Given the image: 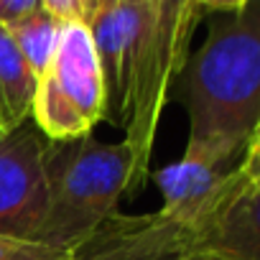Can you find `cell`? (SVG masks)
<instances>
[{"label":"cell","instance_id":"1","mask_svg":"<svg viewBox=\"0 0 260 260\" xmlns=\"http://www.w3.org/2000/svg\"><path fill=\"white\" fill-rule=\"evenodd\" d=\"M199 0H102L89 31L107 89V117L122 127L133 156L127 194L151 176L156 130L189 59Z\"/></svg>","mask_w":260,"mask_h":260},{"label":"cell","instance_id":"2","mask_svg":"<svg viewBox=\"0 0 260 260\" xmlns=\"http://www.w3.org/2000/svg\"><path fill=\"white\" fill-rule=\"evenodd\" d=\"M189 153L240 161L260 122V0L212 18L181 72Z\"/></svg>","mask_w":260,"mask_h":260},{"label":"cell","instance_id":"3","mask_svg":"<svg viewBox=\"0 0 260 260\" xmlns=\"http://www.w3.org/2000/svg\"><path fill=\"white\" fill-rule=\"evenodd\" d=\"M46 214L36 242L72 250L92 235L127 194L133 156L125 141L100 143L82 136L46 143Z\"/></svg>","mask_w":260,"mask_h":260},{"label":"cell","instance_id":"4","mask_svg":"<svg viewBox=\"0 0 260 260\" xmlns=\"http://www.w3.org/2000/svg\"><path fill=\"white\" fill-rule=\"evenodd\" d=\"M107 117V89L89 26L64 23L56 54L39 77L31 122L49 141L89 136Z\"/></svg>","mask_w":260,"mask_h":260},{"label":"cell","instance_id":"5","mask_svg":"<svg viewBox=\"0 0 260 260\" xmlns=\"http://www.w3.org/2000/svg\"><path fill=\"white\" fill-rule=\"evenodd\" d=\"M46 143L31 120L0 136V235L36 240L49 199Z\"/></svg>","mask_w":260,"mask_h":260},{"label":"cell","instance_id":"6","mask_svg":"<svg viewBox=\"0 0 260 260\" xmlns=\"http://www.w3.org/2000/svg\"><path fill=\"white\" fill-rule=\"evenodd\" d=\"M189 232L161 209L151 214H110L69 250V260H184Z\"/></svg>","mask_w":260,"mask_h":260},{"label":"cell","instance_id":"7","mask_svg":"<svg viewBox=\"0 0 260 260\" xmlns=\"http://www.w3.org/2000/svg\"><path fill=\"white\" fill-rule=\"evenodd\" d=\"M186 252L212 260H260V189L237 176L214 209L189 230Z\"/></svg>","mask_w":260,"mask_h":260},{"label":"cell","instance_id":"8","mask_svg":"<svg viewBox=\"0 0 260 260\" xmlns=\"http://www.w3.org/2000/svg\"><path fill=\"white\" fill-rule=\"evenodd\" d=\"M237 166L240 161L184 151L179 161L153 171V181L164 197L161 212L189 232L214 209V204L232 186Z\"/></svg>","mask_w":260,"mask_h":260},{"label":"cell","instance_id":"9","mask_svg":"<svg viewBox=\"0 0 260 260\" xmlns=\"http://www.w3.org/2000/svg\"><path fill=\"white\" fill-rule=\"evenodd\" d=\"M36 84L39 79L21 56L11 31L0 26V136L31 120Z\"/></svg>","mask_w":260,"mask_h":260},{"label":"cell","instance_id":"10","mask_svg":"<svg viewBox=\"0 0 260 260\" xmlns=\"http://www.w3.org/2000/svg\"><path fill=\"white\" fill-rule=\"evenodd\" d=\"M61 28H64V23L56 21L44 8L8 28L16 46H18V51H21V56L26 59V64L36 74V79L49 69V64H51V59L56 54L59 39H61Z\"/></svg>","mask_w":260,"mask_h":260},{"label":"cell","instance_id":"11","mask_svg":"<svg viewBox=\"0 0 260 260\" xmlns=\"http://www.w3.org/2000/svg\"><path fill=\"white\" fill-rule=\"evenodd\" d=\"M0 260H69V250L0 235Z\"/></svg>","mask_w":260,"mask_h":260},{"label":"cell","instance_id":"12","mask_svg":"<svg viewBox=\"0 0 260 260\" xmlns=\"http://www.w3.org/2000/svg\"><path fill=\"white\" fill-rule=\"evenodd\" d=\"M102 0H44V11L51 13L61 23H82L89 26Z\"/></svg>","mask_w":260,"mask_h":260},{"label":"cell","instance_id":"13","mask_svg":"<svg viewBox=\"0 0 260 260\" xmlns=\"http://www.w3.org/2000/svg\"><path fill=\"white\" fill-rule=\"evenodd\" d=\"M240 171H242V176L250 186L260 189V122H257L255 133L250 136V141L245 146V153L240 158Z\"/></svg>","mask_w":260,"mask_h":260},{"label":"cell","instance_id":"14","mask_svg":"<svg viewBox=\"0 0 260 260\" xmlns=\"http://www.w3.org/2000/svg\"><path fill=\"white\" fill-rule=\"evenodd\" d=\"M44 8V0H0V26H16Z\"/></svg>","mask_w":260,"mask_h":260},{"label":"cell","instance_id":"15","mask_svg":"<svg viewBox=\"0 0 260 260\" xmlns=\"http://www.w3.org/2000/svg\"><path fill=\"white\" fill-rule=\"evenodd\" d=\"M245 3V0H199V6L207 8V11H214V13H222V11H235Z\"/></svg>","mask_w":260,"mask_h":260},{"label":"cell","instance_id":"16","mask_svg":"<svg viewBox=\"0 0 260 260\" xmlns=\"http://www.w3.org/2000/svg\"><path fill=\"white\" fill-rule=\"evenodd\" d=\"M184 260H212V257H204V255H197V252H184Z\"/></svg>","mask_w":260,"mask_h":260},{"label":"cell","instance_id":"17","mask_svg":"<svg viewBox=\"0 0 260 260\" xmlns=\"http://www.w3.org/2000/svg\"><path fill=\"white\" fill-rule=\"evenodd\" d=\"M127 3H141V0H127Z\"/></svg>","mask_w":260,"mask_h":260},{"label":"cell","instance_id":"18","mask_svg":"<svg viewBox=\"0 0 260 260\" xmlns=\"http://www.w3.org/2000/svg\"><path fill=\"white\" fill-rule=\"evenodd\" d=\"M245 3H247V0H245Z\"/></svg>","mask_w":260,"mask_h":260}]
</instances>
